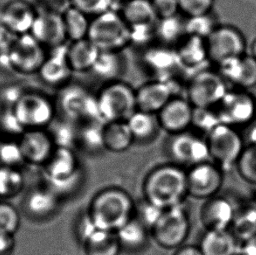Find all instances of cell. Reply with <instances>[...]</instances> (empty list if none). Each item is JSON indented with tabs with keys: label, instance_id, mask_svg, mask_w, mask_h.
I'll return each instance as SVG.
<instances>
[{
	"label": "cell",
	"instance_id": "cell-1",
	"mask_svg": "<svg viewBox=\"0 0 256 255\" xmlns=\"http://www.w3.org/2000/svg\"><path fill=\"white\" fill-rule=\"evenodd\" d=\"M144 198L167 210L183 204L188 195L187 170L173 162L152 170L142 183Z\"/></svg>",
	"mask_w": 256,
	"mask_h": 255
},
{
	"label": "cell",
	"instance_id": "cell-2",
	"mask_svg": "<svg viewBox=\"0 0 256 255\" xmlns=\"http://www.w3.org/2000/svg\"><path fill=\"white\" fill-rule=\"evenodd\" d=\"M135 204L126 190L110 187L96 193L86 214L99 229L116 232L134 217Z\"/></svg>",
	"mask_w": 256,
	"mask_h": 255
},
{
	"label": "cell",
	"instance_id": "cell-3",
	"mask_svg": "<svg viewBox=\"0 0 256 255\" xmlns=\"http://www.w3.org/2000/svg\"><path fill=\"white\" fill-rule=\"evenodd\" d=\"M96 100L104 124L126 122L138 110L136 90L120 80L106 83L97 94Z\"/></svg>",
	"mask_w": 256,
	"mask_h": 255
},
{
	"label": "cell",
	"instance_id": "cell-4",
	"mask_svg": "<svg viewBox=\"0 0 256 255\" xmlns=\"http://www.w3.org/2000/svg\"><path fill=\"white\" fill-rule=\"evenodd\" d=\"M88 38L100 51L122 52L130 46V28L116 10L91 18Z\"/></svg>",
	"mask_w": 256,
	"mask_h": 255
},
{
	"label": "cell",
	"instance_id": "cell-5",
	"mask_svg": "<svg viewBox=\"0 0 256 255\" xmlns=\"http://www.w3.org/2000/svg\"><path fill=\"white\" fill-rule=\"evenodd\" d=\"M56 104L57 111L70 121L76 124L100 121L96 96L79 84L68 83L59 88Z\"/></svg>",
	"mask_w": 256,
	"mask_h": 255
},
{
	"label": "cell",
	"instance_id": "cell-6",
	"mask_svg": "<svg viewBox=\"0 0 256 255\" xmlns=\"http://www.w3.org/2000/svg\"><path fill=\"white\" fill-rule=\"evenodd\" d=\"M228 85L218 71L202 69L187 82L186 99L194 108H215L228 92Z\"/></svg>",
	"mask_w": 256,
	"mask_h": 255
},
{
	"label": "cell",
	"instance_id": "cell-7",
	"mask_svg": "<svg viewBox=\"0 0 256 255\" xmlns=\"http://www.w3.org/2000/svg\"><path fill=\"white\" fill-rule=\"evenodd\" d=\"M212 162L224 172L236 167L245 148V141L236 128L220 124L206 136Z\"/></svg>",
	"mask_w": 256,
	"mask_h": 255
},
{
	"label": "cell",
	"instance_id": "cell-8",
	"mask_svg": "<svg viewBox=\"0 0 256 255\" xmlns=\"http://www.w3.org/2000/svg\"><path fill=\"white\" fill-rule=\"evenodd\" d=\"M12 110L26 131L48 130L58 112L56 102L38 92H26Z\"/></svg>",
	"mask_w": 256,
	"mask_h": 255
},
{
	"label": "cell",
	"instance_id": "cell-9",
	"mask_svg": "<svg viewBox=\"0 0 256 255\" xmlns=\"http://www.w3.org/2000/svg\"><path fill=\"white\" fill-rule=\"evenodd\" d=\"M190 232V216L183 204L164 210L150 235L161 248L176 250L186 242Z\"/></svg>",
	"mask_w": 256,
	"mask_h": 255
},
{
	"label": "cell",
	"instance_id": "cell-10",
	"mask_svg": "<svg viewBox=\"0 0 256 255\" xmlns=\"http://www.w3.org/2000/svg\"><path fill=\"white\" fill-rule=\"evenodd\" d=\"M167 148L172 162L184 169L211 161L206 138L192 131L172 136Z\"/></svg>",
	"mask_w": 256,
	"mask_h": 255
},
{
	"label": "cell",
	"instance_id": "cell-11",
	"mask_svg": "<svg viewBox=\"0 0 256 255\" xmlns=\"http://www.w3.org/2000/svg\"><path fill=\"white\" fill-rule=\"evenodd\" d=\"M215 108L222 124L236 128L252 124L256 120V98L248 90H228Z\"/></svg>",
	"mask_w": 256,
	"mask_h": 255
},
{
	"label": "cell",
	"instance_id": "cell-12",
	"mask_svg": "<svg viewBox=\"0 0 256 255\" xmlns=\"http://www.w3.org/2000/svg\"><path fill=\"white\" fill-rule=\"evenodd\" d=\"M210 62L218 66L246 54V42L242 32L232 26L220 24L206 38Z\"/></svg>",
	"mask_w": 256,
	"mask_h": 255
},
{
	"label": "cell",
	"instance_id": "cell-13",
	"mask_svg": "<svg viewBox=\"0 0 256 255\" xmlns=\"http://www.w3.org/2000/svg\"><path fill=\"white\" fill-rule=\"evenodd\" d=\"M14 72L23 76L38 74L48 57L46 48L31 34L18 36L9 51Z\"/></svg>",
	"mask_w": 256,
	"mask_h": 255
},
{
	"label": "cell",
	"instance_id": "cell-14",
	"mask_svg": "<svg viewBox=\"0 0 256 255\" xmlns=\"http://www.w3.org/2000/svg\"><path fill=\"white\" fill-rule=\"evenodd\" d=\"M224 173L212 161L192 166L187 170L188 195L202 200L217 196L224 183Z\"/></svg>",
	"mask_w": 256,
	"mask_h": 255
},
{
	"label": "cell",
	"instance_id": "cell-15",
	"mask_svg": "<svg viewBox=\"0 0 256 255\" xmlns=\"http://www.w3.org/2000/svg\"><path fill=\"white\" fill-rule=\"evenodd\" d=\"M31 34L46 48H56L66 45L68 40L62 12L46 7L38 10Z\"/></svg>",
	"mask_w": 256,
	"mask_h": 255
},
{
	"label": "cell",
	"instance_id": "cell-16",
	"mask_svg": "<svg viewBox=\"0 0 256 255\" xmlns=\"http://www.w3.org/2000/svg\"><path fill=\"white\" fill-rule=\"evenodd\" d=\"M62 200L46 186L32 188L22 200V212L30 220L44 222L59 210Z\"/></svg>",
	"mask_w": 256,
	"mask_h": 255
},
{
	"label": "cell",
	"instance_id": "cell-17",
	"mask_svg": "<svg viewBox=\"0 0 256 255\" xmlns=\"http://www.w3.org/2000/svg\"><path fill=\"white\" fill-rule=\"evenodd\" d=\"M142 64L156 80L167 79L182 68L176 48L160 43L142 50Z\"/></svg>",
	"mask_w": 256,
	"mask_h": 255
},
{
	"label": "cell",
	"instance_id": "cell-18",
	"mask_svg": "<svg viewBox=\"0 0 256 255\" xmlns=\"http://www.w3.org/2000/svg\"><path fill=\"white\" fill-rule=\"evenodd\" d=\"M18 142L26 164L32 166H45L56 148L48 130H26Z\"/></svg>",
	"mask_w": 256,
	"mask_h": 255
},
{
	"label": "cell",
	"instance_id": "cell-19",
	"mask_svg": "<svg viewBox=\"0 0 256 255\" xmlns=\"http://www.w3.org/2000/svg\"><path fill=\"white\" fill-rule=\"evenodd\" d=\"M194 111L187 99L174 97L156 114L161 130L170 136L189 130L192 125Z\"/></svg>",
	"mask_w": 256,
	"mask_h": 255
},
{
	"label": "cell",
	"instance_id": "cell-20",
	"mask_svg": "<svg viewBox=\"0 0 256 255\" xmlns=\"http://www.w3.org/2000/svg\"><path fill=\"white\" fill-rule=\"evenodd\" d=\"M38 10L26 0H12L0 10V24L16 36L29 34Z\"/></svg>",
	"mask_w": 256,
	"mask_h": 255
},
{
	"label": "cell",
	"instance_id": "cell-21",
	"mask_svg": "<svg viewBox=\"0 0 256 255\" xmlns=\"http://www.w3.org/2000/svg\"><path fill=\"white\" fill-rule=\"evenodd\" d=\"M42 168L45 184L70 180L84 172L73 148L57 147Z\"/></svg>",
	"mask_w": 256,
	"mask_h": 255
},
{
	"label": "cell",
	"instance_id": "cell-22",
	"mask_svg": "<svg viewBox=\"0 0 256 255\" xmlns=\"http://www.w3.org/2000/svg\"><path fill=\"white\" fill-rule=\"evenodd\" d=\"M236 208L225 196H212L204 200L200 210V221L206 231L230 230Z\"/></svg>",
	"mask_w": 256,
	"mask_h": 255
},
{
	"label": "cell",
	"instance_id": "cell-23",
	"mask_svg": "<svg viewBox=\"0 0 256 255\" xmlns=\"http://www.w3.org/2000/svg\"><path fill=\"white\" fill-rule=\"evenodd\" d=\"M226 82L236 88L248 90L256 86V59L246 54L216 66Z\"/></svg>",
	"mask_w": 256,
	"mask_h": 255
},
{
	"label": "cell",
	"instance_id": "cell-24",
	"mask_svg": "<svg viewBox=\"0 0 256 255\" xmlns=\"http://www.w3.org/2000/svg\"><path fill=\"white\" fill-rule=\"evenodd\" d=\"M68 46L63 45L50 49L45 62L38 72L42 82L50 86L60 88L70 83L73 70L68 59Z\"/></svg>",
	"mask_w": 256,
	"mask_h": 255
},
{
	"label": "cell",
	"instance_id": "cell-25",
	"mask_svg": "<svg viewBox=\"0 0 256 255\" xmlns=\"http://www.w3.org/2000/svg\"><path fill=\"white\" fill-rule=\"evenodd\" d=\"M138 110L156 114L176 97L169 82L164 80L154 79L136 90Z\"/></svg>",
	"mask_w": 256,
	"mask_h": 255
},
{
	"label": "cell",
	"instance_id": "cell-26",
	"mask_svg": "<svg viewBox=\"0 0 256 255\" xmlns=\"http://www.w3.org/2000/svg\"><path fill=\"white\" fill-rule=\"evenodd\" d=\"M175 48L183 69L198 72L204 69L202 68L206 63L210 62L206 40L204 38L186 35Z\"/></svg>",
	"mask_w": 256,
	"mask_h": 255
},
{
	"label": "cell",
	"instance_id": "cell-27",
	"mask_svg": "<svg viewBox=\"0 0 256 255\" xmlns=\"http://www.w3.org/2000/svg\"><path fill=\"white\" fill-rule=\"evenodd\" d=\"M122 251L139 252L147 248L149 245L150 232L144 224L133 217L126 224L116 232Z\"/></svg>",
	"mask_w": 256,
	"mask_h": 255
},
{
	"label": "cell",
	"instance_id": "cell-28",
	"mask_svg": "<svg viewBox=\"0 0 256 255\" xmlns=\"http://www.w3.org/2000/svg\"><path fill=\"white\" fill-rule=\"evenodd\" d=\"M85 255H120L121 246L114 232L96 228L80 242Z\"/></svg>",
	"mask_w": 256,
	"mask_h": 255
},
{
	"label": "cell",
	"instance_id": "cell-29",
	"mask_svg": "<svg viewBox=\"0 0 256 255\" xmlns=\"http://www.w3.org/2000/svg\"><path fill=\"white\" fill-rule=\"evenodd\" d=\"M204 255H237L239 242L230 230L206 231L198 246Z\"/></svg>",
	"mask_w": 256,
	"mask_h": 255
},
{
	"label": "cell",
	"instance_id": "cell-30",
	"mask_svg": "<svg viewBox=\"0 0 256 255\" xmlns=\"http://www.w3.org/2000/svg\"><path fill=\"white\" fill-rule=\"evenodd\" d=\"M100 52L88 38L71 42L68 46V59L73 72H91Z\"/></svg>",
	"mask_w": 256,
	"mask_h": 255
},
{
	"label": "cell",
	"instance_id": "cell-31",
	"mask_svg": "<svg viewBox=\"0 0 256 255\" xmlns=\"http://www.w3.org/2000/svg\"><path fill=\"white\" fill-rule=\"evenodd\" d=\"M126 122L132 131L135 142H150L156 138L161 130L158 116L144 111H135Z\"/></svg>",
	"mask_w": 256,
	"mask_h": 255
},
{
	"label": "cell",
	"instance_id": "cell-32",
	"mask_svg": "<svg viewBox=\"0 0 256 255\" xmlns=\"http://www.w3.org/2000/svg\"><path fill=\"white\" fill-rule=\"evenodd\" d=\"M104 124L102 121L84 122L78 124L76 147L90 154H99L105 150Z\"/></svg>",
	"mask_w": 256,
	"mask_h": 255
},
{
	"label": "cell",
	"instance_id": "cell-33",
	"mask_svg": "<svg viewBox=\"0 0 256 255\" xmlns=\"http://www.w3.org/2000/svg\"><path fill=\"white\" fill-rule=\"evenodd\" d=\"M122 52L100 51L91 72L106 83L119 80L125 70L124 57Z\"/></svg>",
	"mask_w": 256,
	"mask_h": 255
},
{
	"label": "cell",
	"instance_id": "cell-34",
	"mask_svg": "<svg viewBox=\"0 0 256 255\" xmlns=\"http://www.w3.org/2000/svg\"><path fill=\"white\" fill-rule=\"evenodd\" d=\"M104 145L107 152L122 153L135 142L126 122H112L104 124Z\"/></svg>",
	"mask_w": 256,
	"mask_h": 255
},
{
	"label": "cell",
	"instance_id": "cell-35",
	"mask_svg": "<svg viewBox=\"0 0 256 255\" xmlns=\"http://www.w3.org/2000/svg\"><path fill=\"white\" fill-rule=\"evenodd\" d=\"M186 20L180 14L160 18L156 23V43L176 48L186 36Z\"/></svg>",
	"mask_w": 256,
	"mask_h": 255
},
{
	"label": "cell",
	"instance_id": "cell-36",
	"mask_svg": "<svg viewBox=\"0 0 256 255\" xmlns=\"http://www.w3.org/2000/svg\"><path fill=\"white\" fill-rule=\"evenodd\" d=\"M119 12L130 26L155 24L158 20L152 0H128Z\"/></svg>",
	"mask_w": 256,
	"mask_h": 255
},
{
	"label": "cell",
	"instance_id": "cell-37",
	"mask_svg": "<svg viewBox=\"0 0 256 255\" xmlns=\"http://www.w3.org/2000/svg\"><path fill=\"white\" fill-rule=\"evenodd\" d=\"M66 37L70 42L86 40L90 34L91 20L76 8L70 6L62 12Z\"/></svg>",
	"mask_w": 256,
	"mask_h": 255
},
{
	"label": "cell",
	"instance_id": "cell-38",
	"mask_svg": "<svg viewBox=\"0 0 256 255\" xmlns=\"http://www.w3.org/2000/svg\"><path fill=\"white\" fill-rule=\"evenodd\" d=\"M230 231L240 243L256 236V206H246L236 208Z\"/></svg>",
	"mask_w": 256,
	"mask_h": 255
},
{
	"label": "cell",
	"instance_id": "cell-39",
	"mask_svg": "<svg viewBox=\"0 0 256 255\" xmlns=\"http://www.w3.org/2000/svg\"><path fill=\"white\" fill-rule=\"evenodd\" d=\"M26 180L21 169L0 164V200L10 201L23 192Z\"/></svg>",
	"mask_w": 256,
	"mask_h": 255
},
{
	"label": "cell",
	"instance_id": "cell-40",
	"mask_svg": "<svg viewBox=\"0 0 256 255\" xmlns=\"http://www.w3.org/2000/svg\"><path fill=\"white\" fill-rule=\"evenodd\" d=\"M78 124L74 122L70 121L63 118L62 120L52 122L48 128L52 136L54 142L57 148H74L76 146L77 134H78Z\"/></svg>",
	"mask_w": 256,
	"mask_h": 255
},
{
	"label": "cell",
	"instance_id": "cell-41",
	"mask_svg": "<svg viewBox=\"0 0 256 255\" xmlns=\"http://www.w3.org/2000/svg\"><path fill=\"white\" fill-rule=\"evenodd\" d=\"M217 20L212 12L197 17L186 18V35L206 38L218 28Z\"/></svg>",
	"mask_w": 256,
	"mask_h": 255
},
{
	"label": "cell",
	"instance_id": "cell-42",
	"mask_svg": "<svg viewBox=\"0 0 256 255\" xmlns=\"http://www.w3.org/2000/svg\"><path fill=\"white\" fill-rule=\"evenodd\" d=\"M21 224V215L9 201L0 200V234L15 236Z\"/></svg>",
	"mask_w": 256,
	"mask_h": 255
},
{
	"label": "cell",
	"instance_id": "cell-43",
	"mask_svg": "<svg viewBox=\"0 0 256 255\" xmlns=\"http://www.w3.org/2000/svg\"><path fill=\"white\" fill-rule=\"evenodd\" d=\"M236 168L245 182L256 186V144L245 145Z\"/></svg>",
	"mask_w": 256,
	"mask_h": 255
},
{
	"label": "cell",
	"instance_id": "cell-44",
	"mask_svg": "<svg viewBox=\"0 0 256 255\" xmlns=\"http://www.w3.org/2000/svg\"><path fill=\"white\" fill-rule=\"evenodd\" d=\"M0 164L16 169H21L22 166L26 164L18 139L2 140L0 144Z\"/></svg>",
	"mask_w": 256,
	"mask_h": 255
},
{
	"label": "cell",
	"instance_id": "cell-45",
	"mask_svg": "<svg viewBox=\"0 0 256 255\" xmlns=\"http://www.w3.org/2000/svg\"><path fill=\"white\" fill-rule=\"evenodd\" d=\"M220 124L216 108H194L192 128L197 130L198 134L206 136Z\"/></svg>",
	"mask_w": 256,
	"mask_h": 255
},
{
	"label": "cell",
	"instance_id": "cell-46",
	"mask_svg": "<svg viewBox=\"0 0 256 255\" xmlns=\"http://www.w3.org/2000/svg\"><path fill=\"white\" fill-rule=\"evenodd\" d=\"M130 28V46L144 49L156 43V23L132 26Z\"/></svg>",
	"mask_w": 256,
	"mask_h": 255
},
{
	"label": "cell",
	"instance_id": "cell-47",
	"mask_svg": "<svg viewBox=\"0 0 256 255\" xmlns=\"http://www.w3.org/2000/svg\"><path fill=\"white\" fill-rule=\"evenodd\" d=\"M163 209L147 201L146 198L136 202L134 218L141 222L150 232L160 220L164 212Z\"/></svg>",
	"mask_w": 256,
	"mask_h": 255
},
{
	"label": "cell",
	"instance_id": "cell-48",
	"mask_svg": "<svg viewBox=\"0 0 256 255\" xmlns=\"http://www.w3.org/2000/svg\"><path fill=\"white\" fill-rule=\"evenodd\" d=\"M70 3L92 18L113 10V0H70Z\"/></svg>",
	"mask_w": 256,
	"mask_h": 255
},
{
	"label": "cell",
	"instance_id": "cell-49",
	"mask_svg": "<svg viewBox=\"0 0 256 255\" xmlns=\"http://www.w3.org/2000/svg\"><path fill=\"white\" fill-rule=\"evenodd\" d=\"M180 12L186 18L197 17L211 14L214 10L215 0H178Z\"/></svg>",
	"mask_w": 256,
	"mask_h": 255
},
{
	"label": "cell",
	"instance_id": "cell-50",
	"mask_svg": "<svg viewBox=\"0 0 256 255\" xmlns=\"http://www.w3.org/2000/svg\"><path fill=\"white\" fill-rule=\"evenodd\" d=\"M26 132L20 124L14 110L6 108L0 116V133L8 134L10 138H20Z\"/></svg>",
	"mask_w": 256,
	"mask_h": 255
},
{
	"label": "cell",
	"instance_id": "cell-51",
	"mask_svg": "<svg viewBox=\"0 0 256 255\" xmlns=\"http://www.w3.org/2000/svg\"><path fill=\"white\" fill-rule=\"evenodd\" d=\"M152 3L158 20L180 14L178 0H152Z\"/></svg>",
	"mask_w": 256,
	"mask_h": 255
},
{
	"label": "cell",
	"instance_id": "cell-52",
	"mask_svg": "<svg viewBox=\"0 0 256 255\" xmlns=\"http://www.w3.org/2000/svg\"><path fill=\"white\" fill-rule=\"evenodd\" d=\"M26 91L22 90L20 86H9L4 88L0 94V99L3 102V104L6 108H12L18 104V102L20 100L21 97L24 96Z\"/></svg>",
	"mask_w": 256,
	"mask_h": 255
},
{
	"label": "cell",
	"instance_id": "cell-53",
	"mask_svg": "<svg viewBox=\"0 0 256 255\" xmlns=\"http://www.w3.org/2000/svg\"><path fill=\"white\" fill-rule=\"evenodd\" d=\"M18 37V36H16L6 28L0 24V52H9Z\"/></svg>",
	"mask_w": 256,
	"mask_h": 255
},
{
	"label": "cell",
	"instance_id": "cell-54",
	"mask_svg": "<svg viewBox=\"0 0 256 255\" xmlns=\"http://www.w3.org/2000/svg\"><path fill=\"white\" fill-rule=\"evenodd\" d=\"M15 246V236L0 234V255L12 254Z\"/></svg>",
	"mask_w": 256,
	"mask_h": 255
},
{
	"label": "cell",
	"instance_id": "cell-55",
	"mask_svg": "<svg viewBox=\"0 0 256 255\" xmlns=\"http://www.w3.org/2000/svg\"><path fill=\"white\" fill-rule=\"evenodd\" d=\"M239 254L240 255H256V236L242 243Z\"/></svg>",
	"mask_w": 256,
	"mask_h": 255
},
{
	"label": "cell",
	"instance_id": "cell-56",
	"mask_svg": "<svg viewBox=\"0 0 256 255\" xmlns=\"http://www.w3.org/2000/svg\"><path fill=\"white\" fill-rule=\"evenodd\" d=\"M173 255H204L201 252L200 246H182L180 248L176 249Z\"/></svg>",
	"mask_w": 256,
	"mask_h": 255
},
{
	"label": "cell",
	"instance_id": "cell-57",
	"mask_svg": "<svg viewBox=\"0 0 256 255\" xmlns=\"http://www.w3.org/2000/svg\"><path fill=\"white\" fill-rule=\"evenodd\" d=\"M46 8L58 10V7L62 6L63 4L66 0H40Z\"/></svg>",
	"mask_w": 256,
	"mask_h": 255
},
{
	"label": "cell",
	"instance_id": "cell-58",
	"mask_svg": "<svg viewBox=\"0 0 256 255\" xmlns=\"http://www.w3.org/2000/svg\"><path fill=\"white\" fill-rule=\"evenodd\" d=\"M246 144H256V124L253 125L248 132Z\"/></svg>",
	"mask_w": 256,
	"mask_h": 255
},
{
	"label": "cell",
	"instance_id": "cell-59",
	"mask_svg": "<svg viewBox=\"0 0 256 255\" xmlns=\"http://www.w3.org/2000/svg\"><path fill=\"white\" fill-rule=\"evenodd\" d=\"M128 0H113V10L119 12Z\"/></svg>",
	"mask_w": 256,
	"mask_h": 255
},
{
	"label": "cell",
	"instance_id": "cell-60",
	"mask_svg": "<svg viewBox=\"0 0 256 255\" xmlns=\"http://www.w3.org/2000/svg\"><path fill=\"white\" fill-rule=\"evenodd\" d=\"M250 56H253L254 59H256V38L254 40L252 45L250 46Z\"/></svg>",
	"mask_w": 256,
	"mask_h": 255
},
{
	"label": "cell",
	"instance_id": "cell-61",
	"mask_svg": "<svg viewBox=\"0 0 256 255\" xmlns=\"http://www.w3.org/2000/svg\"><path fill=\"white\" fill-rule=\"evenodd\" d=\"M3 140V138H1V136H0V144H1V142Z\"/></svg>",
	"mask_w": 256,
	"mask_h": 255
},
{
	"label": "cell",
	"instance_id": "cell-62",
	"mask_svg": "<svg viewBox=\"0 0 256 255\" xmlns=\"http://www.w3.org/2000/svg\"><path fill=\"white\" fill-rule=\"evenodd\" d=\"M237 255H240V254L239 252H238V254H237Z\"/></svg>",
	"mask_w": 256,
	"mask_h": 255
}]
</instances>
